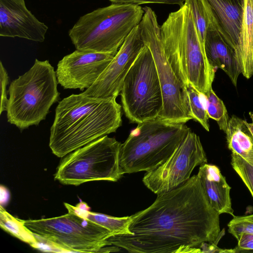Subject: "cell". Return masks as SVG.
I'll use <instances>...</instances> for the list:
<instances>
[{
	"instance_id": "cell-26",
	"label": "cell",
	"mask_w": 253,
	"mask_h": 253,
	"mask_svg": "<svg viewBox=\"0 0 253 253\" xmlns=\"http://www.w3.org/2000/svg\"><path fill=\"white\" fill-rule=\"evenodd\" d=\"M228 232L236 239L242 233L253 234V214L233 216L228 224Z\"/></svg>"
},
{
	"instance_id": "cell-21",
	"label": "cell",
	"mask_w": 253,
	"mask_h": 253,
	"mask_svg": "<svg viewBox=\"0 0 253 253\" xmlns=\"http://www.w3.org/2000/svg\"><path fill=\"white\" fill-rule=\"evenodd\" d=\"M0 225L4 231L19 240L37 249L39 241L35 235L24 225L21 219L9 213L0 206Z\"/></svg>"
},
{
	"instance_id": "cell-8",
	"label": "cell",
	"mask_w": 253,
	"mask_h": 253,
	"mask_svg": "<svg viewBox=\"0 0 253 253\" xmlns=\"http://www.w3.org/2000/svg\"><path fill=\"white\" fill-rule=\"evenodd\" d=\"M121 144L105 135L78 148L61 160L55 180L75 186L93 181H118L124 174L119 163Z\"/></svg>"
},
{
	"instance_id": "cell-30",
	"label": "cell",
	"mask_w": 253,
	"mask_h": 253,
	"mask_svg": "<svg viewBox=\"0 0 253 253\" xmlns=\"http://www.w3.org/2000/svg\"><path fill=\"white\" fill-rule=\"evenodd\" d=\"M249 115L250 116V118L252 120L251 123H248L247 122V126L248 127L253 137V112H249Z\"/></svg>"
},
{
	"instance_id": "cell-29",
	"label": "cell",
	"mask_w": 253,
	"mask_h": 253,
	"mask_svg": "<svg viewBox=\"0 0 253 253\" xmlns=\"http://www.w3.org/2000/svg\"><path fill=\"white\" fill-rule=\"evenodd\" d=\"M113 3L139 5L146 3L176 4L180 6L185 3V0H110Z\"/></svg>"
},
{
	"instance_id": "cell-15",
	"label": "cell",
	"mask_w": 253,
	"mask_h": 253,
	"mask_svg": "<svg viewBox=\"0 0 253 253\" xmlns=\"http://www.w3.org/2000/svg\"><path fill=\"white\" fill-rule=\"evenodd\" d=\"M209 18L205 42L206 57L210 65L215 69H222L236 86L238 77L241 74L236 52L219 30L213 17Z\"/></svg>"
},
{
	"instance_id": "cell-5",
	"label": "cell",
	"mask_w": 253,
	"mask_h": 253,
	"mask_svg": "<svg viewBox=\"0 0 253 253\" xmlns=\"http://www.w3.org/2000/svg\"><path fill=\"white\" fill-rule=\"evenodd\" d=\"M58 84L56 72L49 61L36 59L29 71L10 84L7 121L21 130L38 125L59 98Z\"/></svg>"
},
{
	"instance_id": "cell-27",
	"label": "cell",
	"mask_w": 253,
	"mask_h": 253,
	"mask_svg": "<svg viewBox=\"0 0 253 253\" xmlns=\"http://www.w3.org/2000/svg\"><path fill=\"white\" fill-rule=\"evenodd\" d=\"M0 114L6 110L8 99L7 96L6 86L9 82L8 73L2 62H0Z\"/></svg>"
},
{
	"instance_id": "cell-11",
	"label": "cell",
	"mask_w": 253,
	"mask_h": 253,
	"mask_svg": "<svg viewBox=\"0 0 253 253\" xmlns=\"http://www.w3.org/2000/svg\"><path fill=\"white\" fill-rule=\"evenodd\" d=\"M207 163L200 137L191 129L173 152L154 169L147 171L144 184L157 195L171 190L190 179L193 169Z\"/></svg>"
},
{
	"instance_id": "cell-23",
	"label": "cell",
	"mask_w": 253,
	"mask_h": 253,
	"mask_svg": "<svg viewBox=\"0 0 253 253\" xmlns=\"http://www.w3.org/2000/svg\"><path fill=\"white\" fill-rule=\"evenodd\" d=\"M190 7L200 42L205 48V42L209 24V18L202 0H185Z\"/></svg>"
},
{
	"instance_id": "cell-6",
	"label": "cell",
	"mask_w": 253,
	"mask_h": 253,
	"mask_svg": "<svg viewBox=\"0 0 253 253\" xmlns=\"http://www.w3.org/2000/svg\"><path fill=\"white\" fill-rule=\"evenodd\" d=\"M144 12L139 5L113 3L81 17L69 36L77 49L117 53Z\"/></svg>"
},
{
	"instance_id": "cell-3",
	"label": "cell",
	"mask_w": 253,
	"mask_h": 253,
	"mask_svg": "<svg viewBox=\"0 0 253 253\" xmlns=\"http://www.w3.org/2000/svg\"><path fill=\"white\" fill-rule=\"evenodd\" d=\"M161 34L165 54L176 75L206 95L212 88L216 69L207 59L187 4L169 14Z\"/></svg>"
},
{
	"instance_id": "cell-7",
	"label": "cell",
	"mask_w": 253,
	"mask_h": 253,
	"mask_svg": "<svg viewBox=\"0 0 253 253\" xmlns=\"http://www.w3.org/2000/svg\"><path fill=\"white\" fill-rule=\"evenodd\" d=\"M38 241L66 252L105 253L112 235L106 228L74 212L36 220H22Z\"/></svg>"
},
{
	"instance_id": "cell-28",
	"label": "cell",
	"mask_w": 253,
	"mask_h": 253,
	"mask_svg": "<svg viewBox=\"0 0 253 253\" xmlns=\"http://www.w3.org/2000/svg\"><path fill=\"white\" fill-rule=\"evenodd\" d=\"M236 239L238 243L233 253L253 252V234L242 233Z\"/></svg>"
},
{
	"instance_id": "cell-9",
	"label": "cell",
	"mask_w": 253,
	"mask_h": 253,
	"mask_svg": "<svg viewBox=\"0 0 253 253\" xmlns=\"http://www.w3.org/2000/svg\"><path fill=\"white\" fill-rule=\"evenodd\" d=\"M143 9L144 12L139 23L141 35L154 58L163 94V108L159 117L185 124L193 119L187 85L176 75L167 58L156 13L149 7Z\"/></svg>"
},
{
	"instance_id": "cell-14",
	"label": "cell",
	"mask_w": 253,
	"mask_h": 253,
	"mask_svg": "<svg viewBox=\"0 0 253 253\" xmlns=\"http://www.w3.org/2000/svg\"><path fill=\"white\" fill-rule=\"evenodd\" d=\"M48 29L26 7L24 0H0V36L43 42Z\"/></svg>"
},
{
	"instance_id": "cell-1",
	"label": "cell",
	"mask_w": 253,
	"mask_h": 253,
	"mask_svg": "<svg viewBox=\"0 0 253 253\" xmlns=\"http://www.w3.org/2000/svg\"><path fill=\"white\" fill-rule=\"evenodd\" d=\"M219 214L210 205L197 174L169 191L157 195L147 208L130 216V234L107 239L129 253H202L205 243L222 237Z\"/></svg>"
},
{
	"instance_id": "cell-20",
	"label": "cell",
	"mask_w": 253,
	"mask_h": 253,
	"mask_svg": "<svg viewBox=\"0 0 253 253\" xmlns=\"http://www.w3.org/2000/svg\"><path fill=\"white\" fill-rule=\"evenodd\" d=\"M68 211L96 223L109 230L112 235L117 234H130L128 225L130 216L118 217L108 215L90 211L78 206H73L64 203Z\"/></svg>"
},
{
	"instance_id": "cell-18",
	"label": "cell",
	"mask_w": 253,
	"mask_h": 253,
	"mask_svg": "<svg viewBox=\"0 0 253 253\" xmlns=\"http://www.w3.org/2000/svg\"><path fill=\"white\" fill-rule=\"evenodd\" d=\"M241 74L249 79L253 75V0H244L242 22L236 51Z\"/></svg>"
},
{
	"instance_id": "cell-4",
	"label": "cell",
	"mask_w": 253,
	"mask_h": 253,
	"mask_svg": "<svg viewBox=\"0 0 253 253\" xmlns=\"http://www.w3.org/2000/svg\"><path fill=\"white\" fill-rule=\"evenodd\" d=\"M190 129L160 117L138 124L121 144L120 166L125 173L150 171L166 160Z\"/></svg>"
},
{
	"instance_id": "cell-10",
	"label": "cell",
	"mask_w": 253,
	"mask_h": 253,
	"mask_svg": "<svg viewBox=\"0 0 253 253\" xmlns=\"http://www.w3.org/2000/svg\"><path fill=\"white\" fill-rule=\"evenodd\" d=\"M120 95L130 123L156 118L162 111L163 97L156 64L145 44L125 77Z\"/></svg>"
},
{
	"instance_id": "cell-22",
	"label": "cell",
	"mask_w": 253,
	"mask_h": 253,
	"mask_svg": "<svg viewBox=\"0 0 253 253\" xmlns=\"http://www.w3.org/2000/svg\"><path fill=\"white\" fill-rule=\"evenodd\" d=\"M204 96L209 118L215 120L219 129L225 133L229 118L223 102L216 95L212 88Z\"/></svg>"
},
{
	"instance_id": "cell-12",
	"label": "cell",
	"mask_w": 253,
	"mask_h": 253,
	"mask_svg": "<svg viewBox=\"0 0 253 253\" xmlns=\"http://www.w3.org/2000/svg\"><path fill=\"white\" fill-rule=\"evenodd\" d=\"M144 45L139 24L127 36L94 84L83 93L90 97L116 99L120 94L126 75Z\"/></svg>"
},
{
	"instance_id": "cell-17",
	"label": "cell",
	"mask_w": 253,
	"mask_h": 253,
	"mask_svg": "<svg viewBox=\"0 0 253 253\" xmlns=\"http://www.w3.org/2000/svg\"><path fill=\"white\" fill-rule=\"evenodd\" d=\"M197 175L211 206L219 214L228 213L234 216L230 197L231 187L218 167L205 163L200 166Z\"/></svg>"
},
{
	"instance_id": "cell-16",
	"label": "cell",
	"mask_w": 253,
	"mask_h": 253,
	"mask_svg": "<svg viewBox=\"0 0 253 253\" xmlns=\"http://www.w3.org/2000/svg\"><path fill=\"white\" fill-rule=\"evenodd\" d=\"M229 44L237 50L242 25L244 0H202Z\"/></svg>"
},
{
	"instance_id": "cell-2",
	"label": "cell",
	"mask_w": 253,
	"mask_h": 253,
	"mask_svg": "<svg viewBox=\"0 0 253 253\" xmlns=\"http://www.w3.org/2000/svg\"><path fill=\"white\" fill-rule=\"evenodd\" d=\"M122 123L121 106L115 99L72 94L56 108L49 146L53 154L62 158L115 132Z\"/></svg>"
},
{
	"instance_id": "cell-24",
	"label": "cell",
	"mask_w": 253,
	"mask_h": 253,
	"mask_svg": "<svg viewBox=\"0 0 253 253\" xmlns=\"http://www.w3.org/2000/svg\"><path fill=\"white\" fill-rule=\"evenodd\" d=\"M190 109L193 118L198 122L207 131H210L209 117L206 105L204 104V95L190 84L187 85Z\"/></svg>"
},
{
	"instance_id": "cell-19",
	"label": "cell",
	"mask_w": 253,
	"mask_h": 253,
	"mask_svg": "<svg viewBox=\"0 0 253 253\" xmlns=\"http://www.w3.org/2000/svg\"><path fill=\"white\" fill-rule=\"evenodd\" d=\"M247 121L235 115L229 118L226 138L228 149L253 165V137Z\"/></svg>"
},
{
	"instance_id": "cell-25",
	"label": "cell",
	"mask_w": 253,
	"mask_h": 253,
	"mask_svg": "<svg viewBox=\"0 0 253 253\" xmlns=\"http://www.w3.org/2000/svg\"><path fill=\"white\" fill-rule=\"evenodd\" d=\"M231 164L253 197V165L234 153L231 154Z\"/></svg>"
},
{
	"instance_id": "cell-13",
	"label": "cell",
	"mask_w": 253,
	"mask_h": 253,
	"mask_svg": "<svg viewBox=\"0 0 253 253\" xmlns=\"http://www.w3.org/2000/svg\"><path fill=\"white\" fill-rule=\"evenodd\" d=\"M116 53L77 49L59 61L56 71L58 83L64 89L89 88Z\"/></svg>"
}]
</instances>
